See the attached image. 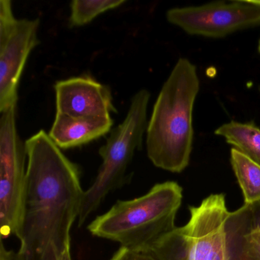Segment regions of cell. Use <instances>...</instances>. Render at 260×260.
Segmentation results:
<instances>
[{"label":"cell","mask_w":260,"mask_h":260,"mask_svg":"<svg viewBox=\"0 0 260 260\" xmlns=\"http://www.w3.org/2000/svg\"><path fill=\"white\" fill-rule=\"evenodd\" d=\"M255 4H258L260 5V0H252Z\"/></svg>","instance_id":"d6986e66"},{"label":"cell","mask_w":260,"mask_h":260,"mask_svg":"<svg viewBox=\"0 0 260 260\" xmlns=\"http://www.w3.org/2000/svg\"><path fill=\"white\" fill-rule=\"evenodd\" d=\"M39 26V19H19L0 39V113L17 107L21 76L31 51L40 43Z\"/></svg>","instance_id":"ba28073f"},{"label":"cell","mask_w":260,"mask_h":260,"mask_svg":"<svg viewBox=\"0 0 260 260\" xmlns=\"http://www.w3.org/2000/svg\"><path fill=\"white\" fill-rule=\"evenodd\" d=\"M57 113L76 117H109L116 112L112 92L90 76L57 81L54 85Z\"/></svg>","instance_id":"9c48e42d"},{"label":"cell","mask_w":260,"mask_h":260,"mask_svg":"<svg viewBox=\"0 0 260 260\" xmlns=\"http://www.w3.org/2000/svg\"><path fill=\"white\" fill-rule=\"evenodd\" d=\"M199 91L196 67L188 59H179L159 92L147 124V156L155 167L179 173L189 164L193 107Z\"/></svg>","instance_id":"7a4b0ae2"},{"label":"cell","mask_w":260,"mask_h":260,"mask_svg":"<svg viewBox=\"0 0 260 260\" xmlns=\"http://www.w3.org/2000/svg\"><path fill=\"white\" fill-rule=\"evenodd\" d=\"M214 134L260 166V129L253 123L231 121L217 127Z\"/></svg>","instance_id":"8fae6325"},{"label":"cell","mask_w":260,"mask_h":260,"mask_svg":"<svg viewBox=\"0 0 260 260\" xmlns=\"http://www.w3.org/2000/svg\"><path fill=\"white\" fill-rule=\"evenodd\" d=\"M258 52L260 53V40H259V42H258Z\"/></svg>","instance_id":"ffe728a7"},{"label":"cell","mask_w":260,"mask_h":260,"mask_svg":"<svg viewBox=\"0 0 260 260\" xmlns=\"http://www.w3.org/2000/svg\"><path fill=\"white\" fill-rule=\"evenodd\" d=\"M182 188L176 182L155 185L147 194L118 201L88 225L95 237L117 242L134 252L148 253L152 246L176 229Z\"/></svg>","instance_id":"3957f363"},{"label":"cell","mask_w":260,"mask_h":260,"mask_svg":"<svg viewBox=\"0 0 260 260\" xmlns=\"http://www.w3.org/2000/svg\"><path fill=\"white\" fill-rule=\"evenodd\" d=\"M189 211V220L181 228L185 260H230L226 223L231 212L224 194H211Z\"/></svg>","instance_id":"52a82bcc"},{"label":"cell","mask_w":260,"mask_h":260,"mask_svg":"<svg viewBox=\"0 0 260 260\" xmlns=\"http://www.w3.org/2000/svg\"><path fill=\"white\" fill-rule=\"evenodd\" d=\"M150 99V92L145 89H140L134 95L125 118L111 131L106 144L99 150L103 162L93 183L83 194L79 226L98 209L109 193L122 186L128 179L127 169L135 153L141 150L147 132Z\"/></svg>","instance_id":"277c9868"},{"label":"cell","mask_w":260,"mask_h":260,"mask_svg":"<svg viewBox=\"0 0 260 260\" xmlns=\"http://www.w3.org/2000/svg\"><path fill=\"white\" fill-rule=\"evenodd\" d=\"M110 260H158L150 253L134 252L126 248L121 247L114 254Z\"/></svg>","instance_id":"2e32d148"},{"label":"cell","mask_w":260,"mask_h":260,"mask_svg":"<svg viewBox=\"0 0 260 260\" xmlns=\"http://www.w3.org/2000/svg\"><path fill=\"white\" fill-rule=\"evenodd\" d=\"M16 109L10 108L0 117V233L3 240L19 235L26 184V146L18 132Z\"/></svg>","instance_id":"5b68a950"},{"label":"cell","mask_w":260,"mask_h":260,"mask_svg":"<svg viewBox=\"0 0 260 260\" xmlns=\"http://www.w3.org/2000/svg\"><path fill=\"white\" fill-rule=\"evenodd\" d=\"M167 19L191 36L218 39L260 25V5L245 0L178 7L167 11Z\"/></svg>","instance_id":"8992f818"},{"label":"cell","mask_w":260,"mask_h":260,"mask_svg":"<svg viewBox=\"0 0 260 260\" xmlns=\"http://www.w3.org/2000/svg\"><path fill=\"white\" fill-rule=\"evenodd\" d=\"M230 260H260V231L228 234Z\"/></svg>","instance_id":"9a60e30c"},{"label":"cell","mask_w":260,"mask_h":260,"mask_svg":"<svg viewBox=\"0 0 260 260\" xmlns=\"http://www.w3.org/2000/svg\"><path fill=\"white\" fill-rule=\"evenodd\" d=\"M26 184L16 260H60L84 191L77 164L44 130L25 141Z\"/></svg>","instance_id":"6da1fadb"},{"label":"cell","mask_w":260,"mask_h":260,"mask_svg":"<svg viewBox=\"0 0 260 260\" xmlns=\"http://www.w3.org/2000/svg\"><path fill=\"white\" fill-rule=\"evenodd\" d=\"M16 253L13 250H9L5 247L4 240H1L0 244V260H16Z\"/></svg>","instance_id":"e0dca14e"},{"label":"cell","mask_w":260,"mask_h":260,"mask_svg":"<svg viewBox=\"0 0 260 260\" xmlns=\"http://www.w3.org/2000/svg\"><path fill=\"white\" fill-rule=\"evenodd\" d=\"M253 231H260V201L245 204L231 212L226 223L228 234L243 235Z\"/></svg>","instance_id":"5bb4252c"},{"label":"cell","mask_w":260,"mask_h":260,"mask_svg":"<svg viewBox=\"0 0 260 260\" xmlns=\"http://www.w3.org/2000/svg\"><path fill=\"white\" fill-rule=\"evenodd\" d=\"M60 260H72V258H71V251H70V249H68L66 252L63 253V255H62L61 258Z\"/></svg>","instance_id":"ac0fdd59"},{"label":"cell","mask_w":260,"mask_h":260,"mask_svg":"<svg viewBox=\"0 0 260 260\" xmlns=\"http://www.w3.org/2000/svg\"><path fill=\"white\" fill-rule=\"evenodd\" d=\"M112 117H76L56 113L50 138L60 149L74 148L99 139L111 132Z\"/></svg>","instance_id":"30bf717a"},{"label":"cell","mask_w":260,"mask_h":260,"mask_svg":"<svg viewBox=\"0 0 260 260\" xmlns=\"http://www.w3.org/2000/svg\"><path fill=\"white\" fill-rule=\"evenodd\" d=\"M125 3V0H74L71 4L70 26L87 25L100 15L118 8Z\"/></svg>","instance_id":"4fadbf2b"},{"label":"cell","mask_w":260,"mask_h":260,"mask_svg":"<svg viewBox=\"0 0 260 260\" xmlns=\"http://www.w3.org/2000/svg\"><path fill=\"white\" fill-rule=\"evenodd\" d=\"M231 164L243 191L244 203L260 201V166L234 148L231 150Z\"/></svg>","instance_id":"7c38bea8"}]
</instances>
